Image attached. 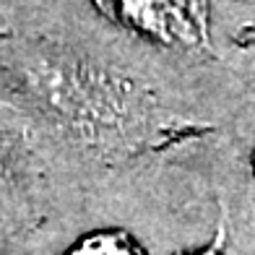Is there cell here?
<instances>
[{
  "label": "cell",
  "instance_id": "cell-1",
  "mask_svg": "<svg viewBox=\"0 0 255 255\" xmlns=\"http://www.w3.org/2000/svg\"><path fill=\"white\" fill-rule=\"evenodd\" d=\"M0 99L31 130L94 156L141 154L190 128L141 78L0 8Z\"/></svg>",
  "mask_w": 255,
  "mask_h": 255
},
{
  "label": "cell",
  "instance_id": "cell-5",
  "mask_svg": "<svg viewBox=\"0 0 255 255\" xmlns=\"http://www.w3.org/2000/svg\"><path fill=\"white\" fill-rule=\"evenodd\" d=\"M180 255H227V224L222 222L216 229L214 240L208 242V245H201L190 253H180Z\"/></svg>",
  "mask_w": 255,
  "mask_h": 255
},
{
  "label": "cell",
  "instance_id": "cell-4",
  "mask_svg": "<svg viewBox=\"0 0 255 255\" xmlns=\"http://www.w3.org/2000/svg\"><path fill=\"white\" fill-rule=\"evenodd\" d=\"M242 159H245V169H248V177L255 185V112L250 115V123H248V130L242 135Z\"/></svg>",
  "mask_w": 255,
  "mask_h": 255
},
{
  "label": "cell",
  "instance_id": "cell-2",
  "mask_svg": "<svg viewBox=\"0 0 255 255\" xmlns=\"http://www.w3.org/2000/svg\"><path fill=\"white\" fill-rule=\"evenodd\" d=\"M118 29L143 44L203 57L214 47L211 0H89Z\"/></svg>",
  "mask_w": 255,
  "mask_h": 255
},
{
  "label": "cell",
  "instance_id": "cell-3",
  "mask_svg": "<svg viewBox=\"0 0 255 255\" xmlns=\"http://www.w3.org/2000/svg\"><path fill=\"white\" fill-rule=\"evenodd\" d=\"M63 255H148L128 229L120 227H102L81 235L68 245Z\"/></svg>",
  "mask_w": 255,
  "mask_h": 255
}]
</instances>
